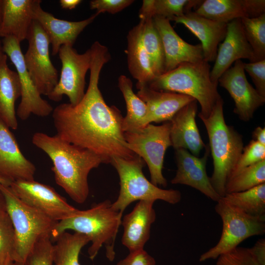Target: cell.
<instances>
[{
    "instance_id": "obj_1",
    "label": "cell",
    "mask_w": 265,
    "mask_h": 265,
    "mask_svg": "<svg viewBox=\"0 0 265 265\" xmlns=\"http://www.w3.org/2000/svg\"><path fill=\"white\" fill-rule=\"evenodd\" d=\"M90 49L89 82L83 97L76 105L61 104L52 112L56 135L95 153L103 163H110L114 157L133 159L137 156L127 147L122 128L124 117L117 107L107 105L98 86L101 70L110 58L108 50L98 41Z\"/></svg>"
},
{
    "instance_id": "obj_2",
    "label": "cell",
    "mask_w": 265,
    "mask_h": 265,
    "mask_svg": "<svg viewBox=\"0 0 265 265\" xmlns=\"http://www.w3.org/2000/svg\"><path fill=\"white\" fill-rule=\"evenodd\" d=\"M32 142L50 158L56 183L71 198L83 203L89 192L88 174L103 163L100 157L92 152L71 144L58 135L35 132Z\"/></svg>"
},
{
    "instance_id": "obj_3",
    "label": "cell",
    "mask_w": 265,
    "mask_h": 265,
    "mask_svg": "<svg viewBox=\"0 0 265 265\" xmlns=\"http://www.w3.org/2000/svg\"><path fill=\"white\" fill-rule=\"evenodd\" d=\"M122 215L112 208L110 201L106 200L88 210H79L73 215L57 222L51 237L55 240L62 233L70 230L84 235L91 243L88 253L91 260L104 246L107 258L112 261L115 258V242Z\"/></svg>"
},
{
    "instance_id": "obj_4",
    "label": "cell",
    "mask_w": 265,
    "mask_h": 265,
    "mask_svg": "<svg viewBox=\"0 0 265 265\" xmlns=\"http://www.w3.org/2000/svg\"><path fill=\"white\" fill-rule=\"evenodd\" d=\"M211 66L204 60L182 63L176 68L155 77L147 85L152 89L186 95L193 98L201 106L200 118H208L222 98L217 83L210 76Z\"/></svg>"
},
{
    "instance_id": "obj_5",
    "label": "cell",
    "mask_w": 265,
    "mask_h": 265,
    "mask_svg": "<svg viewBox=\"0 0 265 265\" xmlns=\"http://www.w3.org/2000/svg\"><path fill=\"white\" fill-rule=\"evenodd\" d=\"M224 102L217 101L210 115L201 118L207 131L213 159V171L210 181L221 197L226 194L225 185L242 152V136L225 122Z\"/></svg>"
},
{
    "instance_id": "obj_6",
    "label": "cell",
    "mask_w": 265,
    "mask_h": 265,
    "mask_svg": "<svg viewBox=\"0 0 265 265\" xmlns=\"http://www.w3.org/2000/svg\"><path fill=\"white\" fill-rule=\"evenodd\" d=\"M0 190L5 200L6 211L16 238L15 262L25 265L35 244L41 238L51 235L55 222L21 201L8 186L0 182Z\"/></svg>"
},
{
    "instance_id": "obj_7",
    "label": "cell",
    "mask_w": 265,
    "mask_h": 265,
    "mask_svg": "<svg viewBox=\"0 0 265 265\" xmlns=\"http://www.w3.org/2000/svg\"><path fill=\"white\" fill-rule=\"evenodd\" d=\"M144 162L138 156L132 159L114 157L111 159L110 164L116 170L120 179L119 194L112 207L122 213L136 201L160 200L174 205L181 200L179 190L159 188L146 178L142 171Z\"/></svg>"
},
{
    "instance_id": "obj_8",
    "label": "cell",
    "mask_w": 265,
    "mask_h": 265,
    "mask_svg": "<svg viewBox=\"0 0 265 265\" xmlns=\"http://www.w3.org/2000/svg\"><path fill=\"white\" fill-rule=\"evenodd\" d=\"M214 209L222 221V231L217 243L202 254L200 262L216 259L234 249L243 240L265 233V216H254L228 204L221 198Z\"/></svg>"
},
{
    "instance_id": "obj_9",
    "label": "cell",
    "mask_w": 265,
    "mask_h": 265,
    "mask_svg": "<svg viewBox=\"0 0 265 265\" xmlns=\"http://www.w3.org/2000/svg\"><path fill=\"white\" fill-rule=\"evenodd\" d=\"M170 121L160 125L149 124L140 129L124 132L128 148L140 157L147 164L150 182L156 186H167L162 174L165 154L171 146Z\"/></svg>"
},
{
    "instance_id": "obj_10",
    "label": "cell",
    "mask_w": 265,
    "mask_h": 265,
    "mask_svg": "<svg viewBox=\"0 0 265 265\" xmlns=\"http://www.w3.org/2000/svg\"><path fill=\"white\" fill-rule=\"evenodd\" d=\"M26 39L28 46L24 54L26 67L39 93L48 96L58 81V71L50 56L49 38L40 24L34 20Z\"/></svg>"
},
{
    "instance_id": "obj_11",
    "label": "cell",
    "mask_w": 265,
    "mask_h": 265,
    "mask_svg": "<svg viewBox=\"0 0 265 265\" xmlns=\"http://www.w3.org/2000/svg\"><path fill=\"white\" fill-rule=\"evenodd\" d=\"M58 54L62 64L60 76L48 97L52 101L59 102L66 95L69 103L76 105L85 94V75L92 62L91 49L80 54L72 46L63 45Z\"/></svg>"
},
{
    "instance_id": "obj_12",
    "label": "cell",
    "mask_w": 265,
    "mask_h": 265,
    "mask_svg": "<svg viewBox=\"0 0 265 265\" xmlns=\"http://www.w3.org/2000/svg\"><path fill=\"white\" fill-rule=\"evenodd\" d=\"M7 186L21 201L55 222L69 217L79 210L53 188L34 180L14 181Z\"/></svg>"
},
{
    "instance_id": "obj_13",
    "label": "cell",
    "mask_w": 265,
    "mask_h": 265,
    "mask_svg": "<svg viewBox=\"0 0 265 265\" xmlns=\"http://www.w3.org/2000/svg\"><path fill=\"white\" fill-rule=\"evenodd\" d=\"M3 51L16 68L21 88V101L17 110V115L26 120L31 114L46 117L52 113L53 108L43 99L32 81L26 67L20 43L12 36L3 38Z\"/></svg>"
},
{
    "instance_id": "obj_14",
    "label": "cell",
    "mask_w": 265,
    "mask_h": 265,
    "mask_svg": "<svg viewBox=\"0 0 265 265\" xmlns=\"http://www.w3.org/2000/svg\"><path fill=\"white\" fill-rule=\"evenodd\" d=\"M241 60H237L218 80V84L230 94L235 103L234 112L242 121L247 122L253 117L255 111L265 103L246 79Z\"/></svg>"
},
{
    "instance_id": "obj_15",
    "label": "cell",
    "mask_w": 265,
    "mask_h": 265,
    "mask_svg": "<svg viewBox=\"0 0 265 265\" xmlns=\"http://www.w3.org/2000/svg\"><path fill=\"white\" fill-rule=\"evenodd\" d=\"M36 168L21 151L16 139L0 120V182L34 180Z\"/></svg>"
},
{
    "instance_id": "obj_16",
    "label": "cell",
    "mask_w": 265,
    "mask_h": 265,
    "mask_svg": "<svg viewBox=\"0 0 265 265\" xmlns=\"http://www.w3.org/2000/svg\"><path fill=\"white\" fill-rule=\"evenodd\" d=\"M241 59L254 62L253 52L245 37L240 19H238L227 24L226 36L218 45L214 65L210 72L212 80L218 84L222 75L235 62Z\"/></svg>"
},
{
    "instance_id": "obj_17",
    "label": "cell",
    "mask_w": 265,
    "mask_h": 265,
    "mask_svg": "<svg viewBox=\"0 0 265 265\" xmlns=\"http://www.w3.org/2000/svg\"><path fill=\"white\" fill-rule=\"evenodd\" d=\"M206 148L202 158L193 155L185 149L175 150L177 170L171 183L190 186L217 202L221 197L213 188L207 174L206 165L210 150L209 146Z\"/></svg>"
},
{
    "instance_id": "obj_18",
    "label": "cell",
    "mask_w": 265,
    "mask_h": 265,
    "mask_svg": "<svg viewBox=\"0 0 265 265\" xmlns=\"http://www.w3.org/2000/svg\"><path fill=\"white\" fill-rule=\"evenodd\" d=\"M153 20L164 49V73L173 70L184 63L196 62L204 60L200 44L191 45L184 41L175 32L168 19L154 17Z\"/></svg>"
},
{
    "instance_id": "obj_19",
    "label": "cell",
    "mask_w": 265,
    "mask_h": 265,
    "mask_svg": "<svg viewBox=\"0 0 265 265\" xmlns=\"http://www.w3.org/2000/svg\"><path fill=\"white\" fill-rule=\"evenodd\" d=\"M38 0L34 9L33 19L37 21L47 34L52 45V55L58 54L63 45L73 46L77 37L98 15L96 13L85 20L69 21L59 19L41 7Z\"/></svg>"
},
{
    "instance_id": "obj_20",
    "label": "cell",
    "mask_w": 265,
    "mask_h": 265,
    "mask_svg": "<svg viewBox=\"0 0 265 265\" xmlns=\"http://www.w3.org/2000/svg\"><path fill=\"white\" fill-rule=\"evenodd\" d=\"M154 202L139 201L133 210L122 218L123 234L121 241L129 252L143 249L149 239L151 226L156 219Z\"/></svg>"
},
{
    "instance_id": "obj_21",
    "label": "cell",
    "mask_w": 265,
    "mask_h": 265,
    "mask_svg": "<svg viewBox=\"0 0 265 265\" xmlns=\"http://www.w3.org/2000/svg\"><path fill=\"white\" fill-rule=\"evenodd\" d=\"M206 18L227 24L235 19L265 14V0H205L193 11Z\"/></svg>"
},
{
    "instance_id": "obj_22",
    "label": "cell",
    "mask_w": 265,
    "mask_h": 265,
    "mask_svg": "<svg viewBox=\"0 0 265 265\" xmlns=\"http://www.w3.org/2000/svg\"><path fill=\"white\" fill-rule=\"evenodd\" d=\"M169 20L184 25L201 41L204 60L207 62L214 61L218 45L226 36L227 24L212 20L193 11Z\"/></svg>"
},
{
    "instance_id": "obj_23",
    "label": "cell",
    "mask_w": 265,
    "mask_h": 265,
    "mask_svg": "<svg viewBox=\"0 0 265 265\" xmlns=\"http://www.w3.org/2000/svg\"><path fill=\"white\" fill-rule=\"evenodd\" d=\"M136 87L138 89L137 95L147 106L144 126L152 122L170 121L183 107L195 100L186 95L155 90L146 85L136 84Z\"/></svg>"
},
{
    "instance_id": "obj_24",
    "label": "cell",
    "mask_w": 265,
    "mask_h": 265,
    "mask_svg": "<svg viewBox=\"0 0 265 265\" xmlns=\"http://www.w3.org/2000/svg\"><path fill=\"white\" fill-rule=\"evenodd\" d=\"M197 102L194 100L179 110L170 121L171 146L175 150H188L198 157L205 147L198 130L195 117Z\"/></svg>"
},
{
    "instance_id": "obj_25",
    "label": "cell",
    "mask_w": 265,
    "mask_h": 265,
    "mask_svg": "<svg viewBox=\"0 0 265 265\" xmlns=\"http://www.w3.org/2000/svg\"><path fill=\"white\" fill-rule=\"evenodd\" d=\"M38 0H3L0 37L12 36L20 43L27 39Z\"/></svg>"
},
{
    "instance_id": "obj_26",
    "label": "cell",
    "mask_w": 265,
    "mask_h": 265,
    "mask_svg": "<svg viewBox=\"0 0 265 265\" xmlns=\"http://www.w3.org/2000/svg\"><path fill=\"white\" fill-rule=\"evenodd\" d=\"M7 58L6 55L0 62V120L9 129L16 130L15 105L21 96V88L18 75L8 67Z\"/></svg>"
},
{
    "instance_id": "obj_27",
    "label": "cell",
    "mask_w": 265,
    "mask_h": 265,
    "mask_svg": "<svg viewBox=\"0 0 265 265\" xmlns=\"http://www.w3.org/2000/svg\"><path fill=\"white\" fill-rule=\"evenodd\" d=\"M126 53L129 71L137 80L136 84L147 85L154 78L142 38V23L131 29L127 35Z\"/></svg>"
},
{
    "instance_id": "obj_28",
    "label": "cell",
    "mask_w": 265,
    "mask_h": 265,
    "mask_svg": "<svg viewBox=\"0 0 265 265\" xmlns=\"http://www.w3.org/2000/svg\"><path fill=\"white\" fill-rule=\"evenodd\" d=\"M118 87L123 94L127 107V115L123 120V131H132L144 127L147 106L133 91L131 79L125 75L120 76Z\"/></svg>"
},
{
    "instance_id": "obj_29",
    "label": "cell",
    "mask_w": 265,
    "mask_h": 265,
    "mask_svg": "<svg viewBox=\"0 0 265 265\" xmlns=\"http://www.w3.org/2000/svg\"><path fill=\"white\" fill-rule=\"evenodd\" d=\"M55 240L53 265H80L79 256L80 251L89 242L86 236L67 231L62 233Z\"/></svg>"
},
{
    "instance_id": "obj_30",
    "label": "cell",
    "mask_w": 265,
    "mask_h": 265,
    "mask_svg": "<svg viewBox=\"0 0 265 265\" xmlns=\"http://www.w3.org/2000/svg\"><path fill=\"white\" fill-rule=\"evenodd\" d=\"M140 21L142 23L143 44L152 72L155 77H158L165 71V54L162 41L153 18L140 20Z\"/></svg>"
},
{
    "instance_id": "obj_31",
    "label": "cell",
    "mask_w": 265,
    "mask_h": 265,
    "mask_svg": "<svg viewBox=\"0 0 265 265\" xmlns=\"http://www.w3.org/2000/svg\"><path fill=\"white\" fill-rule=\"evenodd\" d=\"M221 198L247 214L265 216V183L244 191L226 194Z\"/></svg>"
},
{
    "instance_id": "obj_32",
    "label": "cell",
    "mask_w": 265,
    "mask_h": 265,
    "mask_svg": "<svg viewBox=\"0 0 265 265\" xmlns=\"http://www.w3.org/2000/svg\"><path fill=\"white\" fill-rule=\"evenodd\" d=\"M202 0H144L141 7L142 13L148 17H160L169 20L195 9Z\"/></svg>"
},
{
    "instance_id": "obj_33",
    "label": "cell",
    "mask_w": 265,
    "mask_h": 265,
    "mask_svg": "<svg viewBox=\"0 0 265 265\" xmlns=\"http://www.w3.org/2000/svg\"><path fill=\"white\" fill-rule=\"evenodd\" d=\"M264 183H265V159L243 168L230 178L225 185V193L244 191Z\"/></svg>"
},
{
    "instance_id": "obj_34",
    "label": "cell",
    "mask_w": 265,
    "mask_h": 265,
    "mask_svg": "<svg viewBox=\"0 0 265 265\" xmlns=\"http://www.w3.org/2000/svg\"><path fill=\"white\" fill-rule=\"evenodd\" d=\"M245 37L254 53V62L265 59V14L240 19Z\"/></svg>"
},
{
    "instance_id": "obj_35",
    "label": "cell",
    "mask_w": 265,
    "mask_h": 265,
    "mask_svg": "<svg viewBox=\"0 0 265 265\" xmlns=\"http://www.w3.org/2000/svg\"><path fill=\"white\" fill-rule=\"evenodd\" d=\"M16 238L14 228L6 212L0 214V265L14 262Z\"/></svg>"
},
{
    "instance_id": "obj_36",
    "label": "cell",
    "mask_w": 265,
    "mask_h": 265,
    "mask_svg": "<svg viewBox=\"0 0 265 265\" xmlns=\"http://www.w3.org/2000/svg\"><path fill=\"white\" fill-rule=\"evenodd\" d=\"M53 244L50 236L41 238L28 254L25 265H53Z\"/></svg>"
},
{
    "instance_id": "obj_37",
    "label": "cell",
    "mask_w": 265,
    "mask_h": 265,
    "mask_svg": "<svg viewBox=\"0 0 265 265\" xmlns=\"http://www.w3.org/2000/svg\"><path fill=\"white\" fill-rule=\"evenodd\" d=\"M263 159H265V146L252 139L243 148L241 155L228 180L243 168Z\"/></svg>"
},
{
    "instance_id": "obj_38",
    "label": "cell",
    "mask_w": 265,
    "mask_h": 265,
    "mask_svg": "<svg viewBox=\"0 0 265 265\" xmlns=\"http://www.w3.org/2000/svg\"><path fill=\"white\" fill-rule=\"evenodd\" d=\"M216 265H262L250 248L237 247L217 258Z\"/></svg>"
},
{
    "instance_id": "obj_39",
    "label": "cell",
    "mask_w": 265,
    "mask_h": 265,
    "mask_svg": "<svg viewBox=\"0 0 265 265\" xmlns=\"http://www.w3.org/2000/svg\"><path fill=\"white\" fill-rule=\"evenodd\" d=\"M245 72L248 73L259 94L265 98V59L243 63Z\"/></svg>"
},
{
    "instance_id": "obj_40",
    "label": "cell",
    "mask_w": 265,
    "mask_h": 265,
    "mask_svg": "<svg viewBox=\"0 0 265 265\" xmlns=\"http://www.w3.org/2000/svg\"><path fill=\"white\" fill-rule=\"evenodd\" d=\"M134 2L132 0H92L90 1V8L96 10L99 14L105 12L115 14L128 7Z\"/></svg>"
},
{
    "instance_id": "obj_41",
    "label": "cell",
    "mask_w": 265,
    "mask_h": 265,
    "mask_svg": "<svg viewBox=\"0 0 265 265\" xmlns=\"http://www.w3.org/2000/svg\"><path fill=\"white\" fill-rule=\"evenodd\" d=\"M155 259L144 249L132 252L124 259L118 262L116 265H155Z\"/></svg>"
},
{
    "instance_id": "obj_42",
    "label": "cell",
    "mask_w": 265,
    "mask_h": 265,
    "mask_svg": "<svg viewBox=\"0 0 265 265\" xmlns=\"http://www.w3.org/2000/svg\"><path fill=\"white\" fill-rule=\"evenodd\" d=\"M250 249L257 261L262 265H265V239L258 240Z\"/></svg>"
},
{
    "instance_id": "obj_43",
    "label": "cell",
    "mask_w": 265,
    "mask_h": 265,
    "mask_svg": "<svg viewBox=\"0 0 265 265\" xmlns=\"http://www.w3.org/2000/svg\"><path fill=\"white\" fill-rule=\"evenodd\" d=\"M253 139L265 146V128L257 127L253 132Z\"/></svg>"
},
{
    "instance_id": "obj_44",
    "label": "cell",
    "mask_w": 265,
    "mask_h": 265,
    "mask_svg": "<svg viewBox=\"0 0 265 265\" xmlns=\"http://www.w3.org/2000/svg\"><path fill=\"white\" fill-rule=\"evenodd\" d=\"M81 1V0H60L59 3L62 8L71 10L75 8Z\"/></svg>"
},
{
    "instance_id": "obj_45",
    "label": "cell",
    "mask_w": 265,
    "mask_h": 265,
    "mask_svg": "<svg viewBox=\"0 0 265 265\" xmlns=\"http://www.w3.org/2000/svg\"><path fill=\"white\" fill-rule=\"evenodd\" d=\"M5 212H6L5 200L2 193L0 190V214Z\"/></svg>"
},
{
    "instance_id": "obj_46",
    "label": "cell",
    "mask_w": 265,
    "mask_h": 265,
    "mask_svg": "<svg viewBox=\"0 0 265 265\" xmlns=\"http://www.w3.org/2000/svg\"><path fill=\"white\" fill-rule=\"evenodd\" d=\"M3 0H0V36L2 23Z\"/></svg>"
},
{
    "instance_id": "obj_47",
    "label": "cell",
    "mask_w": 265,
    "mask_h": 265,
    "mask_svg": "<svg viewBox=\"0 0 265 265\" xmlns=\"http://www.w3.org/2000/svg\"><path fill=\"white\" fill-rule=\"evenodd\" d=\"M5 55L6 54L4 53L3 51L2 41L0 39V62L1 61V60L3 59V58Z\"/></svg>"
},
{
    "instance_id": "obj_48",
    "label": "cell",
    "mask_w": 265,
    "mask_h": 265,
    "mask_svg": "<svg viewBox=\"0 0 265 265\" xmlns=\"http://www.w3.org/2000/svg\"><path fill=\"white\" fill-rule=\"evenodd\" d=\"M8 265H21L16 262H12L10 263Z\"/></svg>"
}]
</instances>
